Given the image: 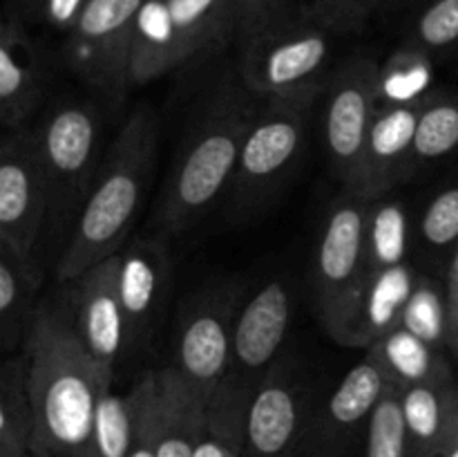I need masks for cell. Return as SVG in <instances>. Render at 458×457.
Wrapping results in <instances>:
<instances>
[{"mask_svg":"<svg viewBox=\"0 0 458 457\" xmlns=\"http://www.w3.org/2000/svg\"><path fill=\"white\" fill-rule=\"evenodd\" d=\"M38 152L47 186V228L52 237L72 233L107 152L103 116L94 101L63 99L38 125Z\"/></svg>","mask_w":458,"mask_h":457,"instance_id":"5","label":"cell"},{"mask_svg":"<svg viewBox=\"0 0 458 457\" xmlns=\"http://www.w3.org/2000/svg\"><path fill=\"white\" fill-rule=\"evenodd\" d=\"M159 376V439L157 457H192L206 428L208 399L179 376L173 366Z\"/></svg>","mask_w":458,"mask_h":457,"instance_id":"21","label":"cell"},{"mask_svg":"<svg viewBox=\"0 0 458 457\" xmlns=\"http://www.w3.org/2000/svg\"><path fill=\"white\" fill-rule=\"evenodd\" d=\"M255 385L228 375L208 399L206 428L192 457H246V412Z\"/></svg>","mask_w":458,"mask_h":457,"instance_id":"24","label":"cell"},{"mask_svg":"<svg viewBox=\"0 0 458 457\" xmlns=\"http://www.w3.org/2000/svg\"><path fill=\"white\" fill-rule=\"evenodd\" d=\"M389 388L392 384L383 367L367 354L344 375L325 408L313 415L302 451L313 457H338L362 426L367 430L376 406Z\"/></svg>","mask_w":458,"mask_h":457,"instance_id":"15","label":"cell"},{"mask_svg":"<svg viewBox=\"0 0 458 457\" xmlns=\"http://www.w3.org/2000/svg\"><path fill=\"white\" fill-rule=\"evenodd\" d=\"M237 298L233 287H210L191 298L179 321L173 367L204 399L213 397L231 375Z\"/></svg>","mask_w":458,"mask_h":457,"instance_id":"10","label":"cell"},{"mask_svg":"<svg viewBox=\"0 0 458 457\" xmlns=\"http://www.w3.org/2000/svg\"><path fill=\"white\" fill-rule=\"evenodd\" d=\"M416 280L419 278L407 267V263L369 273L353 321L352 345L371 348L380 336L401 325L403 309Z\"/></svg>","mask_w":458,"mask_h":457,"instance_id":"23","label":"cell"},{"mask_svg":"<svg viewBox=\"0 0 458 457\" xmlns=\"http://www.w3.org/2000/svg\"><path fill=\"white\" fill-rule=\"evenodd\" d=\"M47 90V58L18 13L0 25V121L7 130L30 124Z\"/></svg>","mask_w":458,"mask_h":457,"instance_id":"17","label":"cell"},{"mask_svg":"<svg viewBox=\"0 0 458 457\" xmlns=\"http://www.w3.org/2000/svg\"><path fill=\"white\" fill-rule=\"evenodd\" d=\"M170 285L168 249L157 237H134L119 251V294L128 318L130 348L155 327Z\"/></svg>","mask_w":458,"mask_h":457,"instance_id":"18","label":"cell"},{"mask_svg":"<svg viewBox=\"0 0 458 457\" xmlns=\"http://www.w3.org/2000/svg\"><path fill=\"white\" fill-rule=\"evenodd\" d=\"M18 3H21L25 9H30V12L38 13L40 12V3H43V0H18Z\"/></svg>","mask_w":458,"mask_h":457,"instance_id":"42","label":"cell"},{"mask_svg":"<svg viewBox=\"0 0 458 457\" xmlns=\"http://www.w3.org/2000/svg\"><path fill=\"white\" fill-rule=\"evenodd\" d=\"M398 392L414 455L437 457L458 428V385L452 379L425 381Z\"/></svg>","mask_w":458,"mask_h":457,"instance_id":"20","label":"cell"},{"mask_svg":"<svg viewBox=\"0 0 458 457\" xmlns=\"http://www.w3.org/2000/svg\"><path fill=\"white\" fill-rule=\"evenodd\" d=\"M88 0H43L38 16L61 31H70Z\"/></svg>","mask_w":458,"mask_h":457,"instance_id":"37","label":"cell"},{"mask_svg":"<svg viewBox=\"0 0 458 457\" xmlns=\"http://www.w3.org/2000/svg\"><path fill=\"white\" fill-rule=\"evenodd\" d=\"M411 3H419V0H403L401 4H411ZM420 3H425V0H420Z\"/></svg>","mask_w":458,"mask_h":457,"instance_id":"43","label":"cell"},{"mask_svg":"<svg viewBox=\"0 0 458 457\" xmlns=\"http://www.w3.org/2000/svg\"><path fill=\"white\" fill-rule=\"evenodd\" d=\"M233 34L237 0H146L134 34V85L168 74Z\"/></svg>","mask_w":458,"mask_h":457,"instance_id":"6","label":"cell"},{"mask_svg":"<svg viewBox=\"0 0 458 457\" xmlns=\"http://www.w3.org/2000/svg\"><path fill=\"white\" fill-rule=\"evenodd\" d=\"M65 285H70L81 339L92 357L114 375L116 361L130 349L128 318L119 294V254Z\"/></svg>","mask_w":458,"mask_h":457,"instance_id":"14","label":"cell"},{"mask_svg":"<svg viewBox=\"0 0 458 457\" xmlns=\"http://www.w3.org/2000/svg\"><path fill=\"white\" fill-rule=\"evenodd\" d=\"M423 101L405 103V106H380L367 137L360 177L353 191L356 195L374 200L389 191L407 170H411L416 125H419Z\"/></svg>","mask_w":458,"mask_h":457,"instance_id":"19","label":"cell"},{"mask_svg":"<svg viewBox=\"0 0 458 457\" xmlns=\"http://www.w3.org/2000/svg\"><path fill=\"white\" fill-rule=\"evenodd\" d=\"M367 457H416L403 417L401 392L389 388L367 424Z\"/></svg>","mask_w":458,"mask_h":457,"instance_id":"32","label":"cell"},{"mask_svg":"<svg viewBox=\"0 0 458 457\" xmlns=\"http://www.w3.org/2000/svg\"><path fill=\"white\" fill-rule=\"evenodd\" d=\"M40 285L43 267L38 260L22 258L0 242V341L4 352H13L25 343L40 305Z\"/></svg>","mask_w":458,"mask_h":457,"instance_id":"22","label":"cell"},{"mask_svg":"<svg viewBox=\"0 0 458 457\" xmlns=\"http://www.w3.org/2000/svg\"><path fill=\"white\" fill-rule=\"evenodd\" d=\"M454 289H458V251L450 269V282H447V291H454Z\"/></svg>","mask_w":458,"mask_h":457,"instance_id":"40","label":"cell"},{"mask_svg":"<svg viewBox=\"0 0 458 457\" xmlns=\"http://www.w3.org/2000/svg\"><path fill=\"white\" fill-rule=\"evenodd\" d=\"M369 357L378 361L394 388L425 384V381L452 379L450 366L443 358L441 348L411 334L403 325L380 336L369 348Z\"/></svg>","mask_w":458,"mask_h":457,"instance_id":"25","label":"cell"},{"mask_svg":"<svg viewBox=\"0 0 458 457\" xmlns=\"http://www.w3.org/2000/svg\"><path fill=\"white\" fill-rule=\"evenodd\" d=\"M302 99H264L242 143L228 195L237 211H250L284 182L304 146L307 110Z\"/></svg>","mask_w":458,"mask_h":457,"instance_id":"9","label":"cell"},{"mask_svg":"<svg viewBox=\"0 0 458 457\" xmlns=\"http://www.w3.org/2000/svg\"><path fill=\"white\" fill-rule=\"evenodd\" d=\"M458 148V97L432 92L420 106L414 139V164L441 160Z\"/></svg>","mask_w":458,"mask_h":457,"instance_id":"29","label":"cell"},{"mask_svg":"<svg viewBox=\"0 0 458 457\" xmlns=\"http://www.w3.org/2000/svg\"><path fill=\"white\" fill-rule=\"evenodd\" d=\"M309 390L280 363L255 385L246 412V457H295L311 426Z\"/></svg>","mask_w":458,"mask_h":457,"instance_id":"13","label":"cell"},{"mask_svg":"<svg viewBox=\"0 0 458 457\" xmlns=\"http://www.w3.org/2000/svg\"><path fill=\"white\" fill-rule=\"evenodd\" d=\"M403 0H313L311 9L335 31H352L365 25L380 9L398 7Z\"/></svg>","mask_w":458,"mask_h":457,"instance_id":"36","label":"cell"},{"mask_svg":"<svg viewBox=\"0 0 458 457\" xmlns=\"http://www.w3.org/2000/svg\"><path fill=\"white\" fill-rule=\"evenodd\" d=\"M335 34L311 7H295L289 0H267L237 12L242 83L264 99L313 101Z\"/></svg>","mask_w":458,"mask_h":457,"instance_id":"3","label":"cell"},{"mask_svg":"<svg viewBox=\"0 0 458 457\" xmlns=\"http://www.w3.org/2000/svg\"><path fill=\"white\" fill-rule=\"evenodd\" d=\"M141 384H134L130 392L119 394L107 390L98 403L94 430L76 457H128L137 426Z\"/></svg>","mask_w":458,"mask_h":457,"instance_id":"27","label":"cell"},{"mask_svg":"<svg viewBox=\"0 0 458 457\" xmlns=\"http://www.w3.org/2000/svg\"><path fill=\"white\" fill-rule=\"evenodd\" d=\"M407 213L401 202L371 204L367 220V267L369 273L405 264L407 254Z\"/></svg>","mask_w":458,"mask_h":457,"instance_id":"30","label":"cell"},{"mask_svg":"<svg viewBox=\"0 0 458 457\" xmlns=\"http://www.w3.org/2000/svg\"><path fill=\"white\" fill-rule=\"evenodd\" d=\"M21 354L34 408L31 457H76L112 390V372L81 339L70 291L40 300Z\"/></svg>","mask_w":458,"mask_h":457,"instance_id":"1","label":"cell"},{"mask_svg":"<svg viewBox=\"0 0 458 457\" xmlns=\"http://www.w3.org/2000/svg\"><path fill=\"white\" fill-rule=\"evenodd\" d=\"M437 457H458V428H456V433L452 435L450 442L445 444V448H443Z\"/></svg>","mask_w":458,"mask_h":457,"instance_id":"39","label":"cell"},{"mask_svg":"<svg viewBox=\"0 0 458 457\" xmlns=\"http://www.w3.org/2000/svg\"><path fill=\"white\" fill-rule=\"evenodd\" d=\"M401 325L428 343L443 348L445 341H450V298L443 296L434 280L419 278L403 309Z\"/></svg>","mask_w":458,"mask_h":457,"instance_id":"31","label":"cell"},{"mask_svg":"<svg viewBox=\"0 0 458 457\" xmlns=\"http://www.w3.org/2000/svg\"><path fill=\"white\" fill-rule=\"evenodd\" d=\"M157 164V119L150 108L130 112L107 151L92 193L56 264L58 282H72L116 255L143 209Z\"/></svg>","mask_w":458,"mask_h":457,"instance_id":"2","label":"cell"},{"mask_svg":"<svg viewBox=\"0 0 458 457\" xmlns=\"http://www.w3.org/2000/svg\"><path fill=\"white\" fill-rule=\"evenodd\" d=\"M34 408L27 388L25 357H9L0 367V457H31Z\"/></svg>","mask_w":458,"mask_h":457,"instance_id":"26","label":"cell"},{"mask_svg":"<svg viewBox=\"0 0 458 457\" xmlns=\"http://www.w3.org/2000/svg\"><path fill=\"white\" fill-rule=\"evenodd\" d=\"M141 384V401H139L137 426H134L132 446L128 457H157V439H159V376L146 375Z\"/></svg>","mask_w":458,"mask_h":457,"instance_id":"35","label":"cell"},{"mask_svg":"<svg viewBox=\"0 0 458 457\" xmlns=\"http://www.w3.org/2000/svg\"><path fill=\"white\" fill-rule=\"evenodd\" d=\"M371 197L349 193L335 202L325 218L316 251L313 287L318 309L327 332L338 343L352 345L360 296L365 291L367 267V220Z\"/></svg>","mask_w":458,"mask_h":457,"instance_id":"7","label":"cell"},{"mask_svg":"<svg viewBox=\"0 0 458 457\" xmlns=\"http://www.w3.org/2000/svg\"><path fill=\"white\" fill-rule=\"evenodd\" d=\"M380 65L374 58L358 56L344 63L329 81L325 108V143L331 168L356 191L362 168L367 137L380 110Z\"/></svg>","mask_w":458,"mask_h":457,"instance_id":"12","label":"cell"},{"mask_svg":"<svg viewBox=\"0 0 458 457\" xmlns=\"http://www.w3.org/2000/svg\"><path fill=\"white\" fill-rule=\"evenodd\" d=\"M405 45L429 56L458 47V0H425Z\"/></svg>","mask_w":458,"mask_h":457,"instance_id":"33","label":"cell"},{"mask_svg":"<svg viewBox=\"0 0 458 457\" xmlns=\"http://www.w3.org/2000/svg\"><path fill=\"white\" fill-rule=\"evenodd\" d=\"M293 318V296L282 280H268L240 307L233 336L231 375L258 385L276 366Z\"/></svg>","mask_w":458,"mask_h":457,"instance_id":"16","label":"cell"},{"mask_svg":"<svg viewBox=\"0 0 458 457\" xmlns=\"http://www.w3.org/2000/svg\"><path fill=\"white\" fill-rule=\"evenodd\" d=\"M262 3H267V0H237V12H244V9H250Z\"/></svg>","mask_w":458,"mask_h":457,"instance_id":"41","label":"cell"},{"mask_svg":"<svg viewBox=\"0 0 458 457\" xmlns=\"http://www.w3.org/2000/svg\"><path fill=\"white\" fill-rule=\"evenodd\" d=\"M432 56L420 49L403 45L380 65L378 94L380 106L420 103L434 92Z\"/></svg>","mask_w":458,"mask_h":457,"instance_id":"28","label":"cell"},{"mask_svg":"<svg viewBox=\"0 0 458 457\" xmlns=\"http://www.w3.org/2000/svg\"><path fill=\"white\" fill-rule=\"evenodd\" d=\"M420 236L434 249H447L458 242V182L443 188L420 218Z\"/></svg>","mask_w":458,"mask_h":457,"instance_id":"34","label":"cell"},{"mask_svg":"<svg viewBox=\"0 0 458 457\" xmlns=\"http://www.w3.org/2000/svg\"><path fill=\"white\" fill-rule=\"evenodd\" d=\"M242 85L224 81L188 137L157 211L161 236L186 233L231 188L242 143L258 112Z\"/></svg>","mask_w":458,"mask_h":457,"instance_id":"4","label":"cell"},{"mask_svg":"<svg viewBox=\"0 0 458 457\" xmlns=\"http://www.w3.org/2000/svg\"><path fill=\"white\" fill-rule=\"evenodd\" d=\"M146 0H88L63 45L65 65L110 106L134 85L137 21Z\"/></svg>","mask_w":458,"mask_h":457,"instance_id":"8","label":"cell"},{"mask_svg":"<svg viewBox=\"0 0 458 457\" xmlns=\"http://www.w3.org/2000/svg\"><path fill=\"white\" fill-rule=\"evenodd\" d=\"M47 228V186L36 125L7 130L0 146V242L27 260L36 258Z\"/></svg>","mask_w":458,"mask_h":457,"instance_id":"11","label":"cell"},{"mask_svg":"<svg viewBox=\"0 0 458 457\" xmlns=\"http://www.w3.org/2000/svg\"><path fill=\"white\" fill-rule=\"evenodd\" d=\"M447 298H450V343L458 352V289L447 291Z\"/></svg>","mask_w":458,"mask_h":457,"instance_id":"38","label":"cell"}]
</instances>
